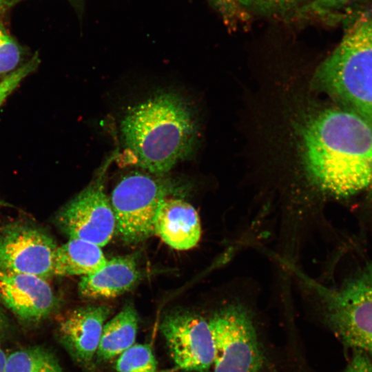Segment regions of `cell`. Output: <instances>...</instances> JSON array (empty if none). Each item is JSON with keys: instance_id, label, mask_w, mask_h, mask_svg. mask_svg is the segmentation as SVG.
<instances>
[{"instance_id": "obj_20", "label": "cell", "mask_w": 372, "mask_h": 372, "mask_svg": "<svg viewBox=\"0 0 372 372\" xmlns=\"http://www.w3.org/2000/svg\"><path fill=\"white\" fill-rule=\"evenodd\" d=\"M39 65V58L35 56L14 71L0 79V105L18 87L20 83L31 74Z\"/></svg>"}, {"instance_id": "obj_18", "label": "cell", "mask_w": 372, "mask_h": 372, "mask_svg": "<svg viewBox=\"0 0 372 372\" xmlns=\"http://www.w3.org/2000/svg\"><path fill=\"white\" fill-rule=\"evenodd\" d=\"M21 50L16 41L0 28V79L19 66Z\"/></svg>"}, {"instance_id": "obj_7", "label": "cell", "mask_w": 372, "mask_h": 372, "mask_svg": "<svg viewBox=\"0 0 372 372\" xmlns=\"http://www.w3.org/2000/svg\"><path fill=\"white\" fill-rule=\"evenodd\" d=\"M117 153L110 156L98 178L59 212L57 223L69 239H81L102 247L114 236L116 219L110 200L104 192L103 176Z\"/></svg>"}, {"instance_id": "obj_17", "label": "cell", "mask_w": 372, "mask_h": 372, "mask_svg": "<svg viewBox=\"0 0 372 372\" xmlns=\"http://www.w3.org/2000/svg\"><path fill=\"white\" fill-rule=\"evenodd\" d=\"M116 372H157L155 356L147 344H134L118 355Z\"/></svg>"}, {"instance_id": "obj_19", "label": "cell", "mask_w": 372, "mask_h": 372, "mask_svg": "<svg viewBox=\"0 0 372 372\" xmlns=\"http://www.w3.org/2000/svg\"><path fill=\"white\" fill-rule=\"evenodd\" d=\"M302 0H238L242 9L264 14H282L296 7Z\"/></svg>"}, {"instance_id": "obj_14", "label": "cell", "mask_w": 372, "mask_h": 372, "mask_svg": "<svg viewBox=\"0 0 372 372\" xmlns=\"http://www.w3.org/2000/svg\"><path fill=\"white\" fill-rule=\"evenodd\" d=\"M107 260L99 245L81 239L70 238L56 249L53 273L59 276H85L101 269Z\"/></svg>"}, {"instance_id": "obj_26", "label": "cell", "mask_w": 372, "mask_h": 372, "mask_svg": "<svg viewBox=\"0 0 372 372\" xmlns=\"http://www.w3.org/2000/svg\"><path fill=\"white\" fill-rule=\"evenodd\" d=\"M12 1H19V0H12Z\"/></svg>"}, {"instance_id": "obj_15", "label": "cell", "mask_w": 372, "mask_h": 372, "mask_svg": "<svg viewBox=\"0 0 372 372\" xmlns=\"http://www.w3.org/2000/svg\"><path fill=\"white\" fill-rule=\"evenodd\" d=\"M138 323L137 312L130 304L107 321L103 328L97 360L108 361L132 347L136 338Z\"/></svg>"}, {"instance_id": "obj_5", "label": "cell", "mask_w": 372, "mask_h": 372, "mask_svg": "<svg viewBox=\"0 0 372 372\" xmlns=\"http://www.w3.org/2000/svg\"><path fill=\"white\" fill-rule=\"evenodd\" d=\"M324 324L348 349L372 361V263L341 287L323 293Z\"/></svg>"}, {"instance_id": "obj_6", "label": "cell", "mask_w": 372, "mask_h": 372, "mask_svg": "<svg viewBox=\"0 0 372 372\" xmlns=\"http://www.w3.org/2000/svg\"><path fill=\"white\" fill-rule=\"evenodd\" d=\"M214 347V372H261L265 364L251 316L242 306L229 304L208 320Z\"/></svg>"}, {"instance_id": "obj_1", "label": "cell", "mask_w": 372, "mask_h": 372, "mask_svg": "<svg viewBox=\"0 0 372 372\" xmlns=\"http://www.w3.org/2000/svg\"><path fill=\"white\" fill-rule=\"evenodd\" d=\"M302 156L316 184L349 196L372 188V124L343 108L321 110L300 130Z\"/></svg>"}, {"instance_id": "obj_10", "label": "cell", "mask_w": 372, "mask_h": 372, "mask_svg": "<svg viewBox=\"0 0 372 372\" xmlns=\"http://www.w3.org/2000/svg\"><path fill=\"white\" fill-rule=\"evenodd\" d=\"M111 313L107 304H88L73 310L59 324L62 344L87 369L93 366L103 328Z\"/></svg>"}, {"instance_id": "obj_4", "label": "cell", "mask_w": 372, "mask_h": 372, "mask_svg": "<svg viewBox=\"0 0 372 372\" xmlns=\"http://www.w3.org/2000/svg\"><path fill=\"white\" fill-rule=\"evenodd\" d=\"M186 191L183 181L167 174L134 171L124 176L110 200L116 234L127 244L147 240L155 234L156 217L163 200L182 196Z\"/></svg>"}, {"instance_id": "obj_9", "label": "cell", "mask_w": 372, "mask_h": 372, "mask_svg": "<svg viewBox=\"0 0 372 372\" xmlns=\"http://www.w3.org/2000/svg\"><path fill=\"white\" fill-rule=\"evenodd\" d=\"M57 247L49 235L39 229L12 227L0 236V269L46 279L54 275Z\"/></svg>"}, {"instance_id": "obj_21", "label": "cell", "mask_w": 372, "mask_h": 372, "mask_svg": "<svg viewBox=\"0 0 372 372\" xmlns=\"http://www.w3.org/2000/svg\"><path fill=\"white\" fill-rule=\"evenodd\" d=\"M226 23H231L240 19L242 9L238 0H210Z\"/></svg>"}, {"instance_id": "obj_8", "label": "cell", "mask_w": 372, "mask_h": 372, "mask_svg": "<svg viewBox=\"0 0 372 372\" xmlns=\"http://www.w3.org/2000/svg\"><path fill=\"white\" fill-rule=\"evenodd\" d=\"M161 331L176 366L185 372H208L214 347L209 321L187 310H176L163 318Z\"/></svg>"}, {"instance_id": "obj_23", "label": "cell", "mask_w": 372, "mask_h": 372, "mask_svg": "<svg viewBox=\"0 0 372 372\" xmlns=\"http://www.w3.org/2000/svg\"><path fill=\"white\" fill-rule=\"evenodd\" d=\"M353 0H313L311 9L316 11H325L341 7Z\"/></svg>"}, {"instance_id": "obj_2", "label": "cell", "mask_w": 372, "mask_h": 372, "mask_svg": "<svg viewBox=\"0 0 372 372\" xmlns=\"http://www.w3.org/2000/svg\"><path fill=\"white\" fill-rule=\"evenodd\" d=\"M123 165L165 175L192 156L198 138L192 107L180 93L159 90L128 108L121 123Z\"/></svg>"}, {"instance_id": "obj_16", "label": "cell", "mask_w": 372, "mask_h": 372, "mask_svg": "<svg viewBox=\"0 0 372 372\" xmlns=\"http://www.w3.org/2000/svg\"><path fill=\"white\" fill-rule=\"evenodd\" d=\"M5 372H63L50 351L34 347L15 351L6 358Z\"/></svg>"}, {"instance_id": "obj_11", "label": "cell", "mask_w": 372, "mask_h": 372, "mask_svg": "<svg viewBox=\"0 0 372 372\" xmlns=\"http://www.w3.org/2000/svg\"><path fill=\"white\" fill-rule=\"evenodd\" d=\"M0 298L21 318L37 321L54 309L56 298L46 279L0 269Z\"/></svg>"}, {"instance_id": "obj_3", "label": "cell", "mask_w": 372, "mask_h": 372, "mask_svg": "<svg viewBox=\"0 0 372 372\" xmlns=\"http://www.w3.org/2000/svg\"><path fill=\"white\" fill-rule=\"evenodd\" d=\"M315 80L344 108L372 124V15L354 20Z\"/></svg>"}, {"instance_id": "obj_12", "label": "cell", "mask_w": 372, "mask_h": 372, "mask_svg": "<svg viewBox=\"0 0 372 372\" xmlns=\"http://www.w3.org/2000/svg\"><path fill=\"white\" fill-rule=\"evenodd\" d=\"M154 233L174 249H190L198 244L201 236L198 212L180 196L168 197L157 213Z\"/></svg>"}, {"instance_id": "obj_13", "label": "cell", "mask_w": 372, "mask_h": 372, "mask_svg": "<svg viewBox=\"0 0 372 372\" xmlns=\"http://www.w3.org/2000/svg\"><path fill=\"white\" fill-rule=\"evenodd\" d=\"M141 278L136 256L114 257L97 271L82 276L78 291L87 299H109L132 289Z\"/></svg>"}, {"instance_id": "obj_24", "label": "cell", "mask_w": 372, "mask_h": 372, "mask_svg": "<svg viewBox=\"0 0 372 372\" xmlns=\"http://www.w3.org/2000/svg\"><path fill=\"white\" fill-rule=\"evenodd\" d=\"M7 356L3 349L0 347V372H5Z\"/></svg>"}, {"instance_id": "obj_25", "label": "cell", "mask_w": 372, "mask_h": 372, "mask_svg": "<svg viewBox=\"0 0 372 372\" xmlns=\"http://www.w3.org/2000/svg\"><path fill=\"white\" fill-rule=\"evenodd\" d=\"M6 5V0H0V14H2Z\"/></svg>"}, {"instance_id": "obj_22", "label": "cell", "mask_w": 372, "mask_h": 372, "mask_svg": "<svg viewBox=\"0 0 372 372\" xmlns=\"http://www.w3.org/2000/svg\"><path fill=\"white\" fill-rule=\"evenodd\" d=\"M342 372H372V361L363 351L353 350L351 360Z\"/></svg>"}]
</instances>
